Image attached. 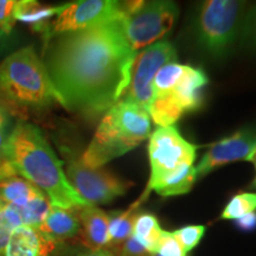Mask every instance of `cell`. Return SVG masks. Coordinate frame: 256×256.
<instances>
[{"label":"cell","mask_w":256,"mask_h":256,"mask_svg":"<svg viewBox=\"0 0 256 256\" xmlns=\"http://www.w3.org/2000/svg\"><path fill=\"white\" fill-rule=\"evenodd\" d=\"M121 19L46 42L42 60L66 110L96 119L124 98L136 52Z\"/></svg>","instance_id":"cell-1"},{"label":"cell","mask_w":256,"mask_h":256,"mask_svg":"<svg viewBox=\"0 0 256 256\" xmlns=\"http://www.w3.org/2000/svg\"><path fill=\"white\" fill-rule=\"evenodd\" d=\"M4 159L22 178L40 188L51 206L80 209L89 204L74 190L57 158L38 127L19 120L6 140Z\"/></svg>","instance_id":"cell-2"},{"label":"cell","mask_w":256,"mask_h":256,"mask_svg":"<svg viewBox=\"0 0 256 256\" xmlns=\"http://www.w3.org/2000/svg\"><path fill=\"white\" fill-rule=\"evenodd\" d=\"M0 100L11 110L37 112L60 104L34 46L16 50L0 62Z\"/></svg>","instance_id":"cell-3"},{"label":"cell","mask_w":256,"mask_h":256,"mask_svg":"<svg viewBox=\"0 0 256 256\" xmlns=\"http://www.w3.org/2000/svg\"><path fill=\"white\" fill-rule=\"evenodd\" d=\"M151 136V119L139 104L121 98L98 124L82 162L92 168H100L110 160L126 154Z\"/></svg>","instance_id":"cell-4"},{"label":"cell","mask_w":256,"mask_h":256,"mask_svg":"<svg viewBox=\"0 0 256 256\" xmlns=\"http://www.w3.org/2000/svg\"><path fill=\"white\" fill-rule=\"evenodd\" d=\"M247 2L208 0L198 11L194 34L198 46L212 58H224L238 44Z\"/></svg>","instance_id":"cell-5"},{"label":"cell","mask_w":256,"mask_h":256,"mask_svg":"<svg viewBox=\"0 0 256 256\" xmlns=\"http://www.w3.org/2000/svg\"><path fill=\"white\" fill-rule=\"evenodd\" d=\"M60 152L64 156V174L69 184L89 206L110 203L122 196L130 186V183L124 182L107 170L89 168L82 162V156L70 147L62 146Z\"/></svg>","instance_id":"cell-6"},{"label":"cell","mask_w":256,"mask_h":256,"mask_svg":"<svg viewBox=\"0 0 256 256\" xmlns=\"http://www.w3.org/2000/svg\"><path fill=\"white\" fill-rule=\"evenodd\" d=\"M197 146L185 140L174 126L158 127L150 136L148 156L151 177L140 200L148 196L156 182L185 165H194Z\"/></svg>","instance_id":"cell-7"},{"label":"cell","mask_w":256,"mask_h":256,"mask_svg":"<svg viewBox=\"0 0 256 256\" xmlns=\"http://www.w3.org/2000/svg\"><path fill=\"white\" fill-rule=\"evenodd\" d=\"M178 8L172 2H145L136 14L122 18V28L134 51L154 44L174 26Z\"/></svg>","instance_id":"cell-8"},{"label":"cell","mask_w":256,"mask_h":256,"mask_svg":"<svg viewBox=\"0 0 256 256\" xmlns=\"http://www.w3.org/2000/svg\"><path fill=\"white\" fill-rule=\"evenodd\" d=\"M177 62V52L168 42H158L138 52L134 57L130 81L124 98L139 104L147 112L153 96L152 82L160 68Z\"/></svg>","instance_id":"cell-9"},{"label":"cell","mask_w":256,"mask_h":256,"mask_svg":"<svg viewBox=\"0 0 256 256\" xmlns=\"http://www.w3.org/2000/svg\"><path fill=\"white\" fill-rule=\"evenodd\" d=\"M118 18H122L120 2L82 0L66 4L62 12L51 20L46 31L43 34L44 42L58 34L83 30Z\"/></svg>","instance_id":"cell-10"},{"label":"cell","mask_w":256,"mask_h":256,"mask_svg":"<svg viewBox=\"0 0 256 256\" xmlns=\"http://www.w3.org/2000/svg\"><path fill=\"white\" fill-rule=\"evenodd\" d=\"M256 147V127L243 128L232 136L214 144L196 168V178H202L220 166L247 160Z\"/></svg>","instance_id":"cell-11"},{"label":"cell","mask_w":256,"mask_h":256,"mask_svg":"<svg viewBox=\"0 0 256 256\" xmlns=\"http://www.w3.org/2000/svg\"><path fill=\"white\" fill-rule=\"evenodd\" d=\"M56 243L34 226L22 224L10 236L2 256H50Z\"/></svg>","instance_id":"cell-12"},{"label":"cell","mask_w":256,"mask_h":256,"mask_svg":"<svg viewBox=\"0 0 256 256\" xmlns=\"http://www.w3.org/2000/svg\"><path fill=\"white\" fill-rule=\"evenodd\" d=\"M78 217L86 248L107 250L110 246V217L95 206L80 208Z\"/></svg>","instance_id":"cell-13"},{"label":"cell","mask_w":256,"mask_h":256,"mask_svg":"<svg viewBox=\"0 0 256 256\" xmlns=\"http://www.w3.org/2000/svg\"><path fill=\"white\" fill-rule=\"evenodd\" d=\"M38 230L55 243L75 238L81 232L78 209H62L51 206Z\"/></svg>","instance_id":"cell-14"},{"label":"cell","mask_w":256,"mask_h":256,"mask_svg":"<svg viewBox=\"0 0 256 256\" xmlns=\"http://www.w3.org/2000/svg\"><path fill=\"white\" fill-rule=\"evenodd\" d=\"M206 83L208 78L203 70L185 66L184 74L171 92L184 112L196 110L202 104V90Z\"/></svg>","instance_id":"cell-15"},{"label":"cell","mask_w":256,"mask_h":256,"mask_svg":"<svg viewBox=\"0 0 256 256\" xmlns=\"http://www.w3.org/2000/svg\"><path fill=\"white\" fill-rule=\"evenodd\" d=\"M42 196L44 194L40 188L18 174L0 180V200L16 208L17 211Z\"/></svg>","instance_id":"cell-16"},{"label":"cell","mask_w":256,"mask_h":256,"mask_svg":"<svg viewBox=\"0 0 256 256\" xmlns=\"http://www.w3.org/2000/svg\"><path fill=\"white\" fill-rule=\"evenodd\" d=\"M63 8L64 5L42 6L37 2L24 0V2H18L16 19L17 22L19 20L22 23L30 25L34 31L40 32L43 34L51 23V19L57 17Z\"/></svg>","instance_id":"cell-17"},{"label":"cell","mask_w":256,"mask_h":256,"mask_svg":"<svg viewBox=\"0 0 256 256\" xmlns=\"http://www.w3.org/2000/svg\"><path fill=\"white\" fill-rule=\"evenodd\" d=\"M140 202L134 203L128 210L124 211H113L110 217V246L108 252H113L115 256L119 255L124 243L132 236L133 224L138 215V204Z\"/></svg>","instance_id":"cell-18"},{"label":"cell","mask_w":256,"mask_h":256,"mask_svg":"<svg viewBox=\"0 0 256 256\" xmlns=\"http://www.w3.org/2000/svg\"><path fill=\"white\" fill-rule=\"evenodd\" d=\"M196 179V168H194V165L182 166L172 174L156 182L150 188L148 194L151 191H156L162 197L185 194L191 190Z\"/></svg>","instance_id":"cell-19"},{"label":"cell","mask_w":256,"mask_h":256,"mask_svg":"<svg viewBox=\"0 0 256 256\" xmlns=\"http://www.w3.org/2000/svg\"><path fill=\"white\" fill-rule=\"evenodd\" d=\"M150 119L154 121L158 127H170L177 122L184 113L180 104L171 92L154 94L151 104L147 107Z\"/></svg>","instance_id":"cell-20"},{"label":"cell","mask_w":256,"mask_h":256,"mask_svg":"<svg viewBox=\"0 0 256 256\" xmlns=\"http://www.w3.org/2000/svg\"><path fill=\"white\" fill-rule=\"evenodd\" d=\"M164 230L160 228L158 218L152 214H138L133 224L132 235L150 252H156V246Z\"/></svg>","instance_id":"cell-21"},{"label":"cell","mask_w":256,"mask_h":256,"mask_svg":"<svg viewBox=\"0 0 256 256\" xmlns=\"http://www.w3.org/2000/svg\"><path fill=\"white\" fill-rule=\"evenodd\" d=\"M185 66L176 63H168L160 68L154 76L152 82L153 94H162V92H168L174 88L182 75L184 74Z\"/></svg>","instance_id":"cell-22"},{"label":"cell","mask_w":256,"mask_h":256,"mask_svg":"<svg viewBox=\"0 0 256 256\" xmlns=\"http://www.w3.org/2000/svg\"><path fill=\"white\" fill-rule=\"evenodd\" d=\"M256 211V194L241 192L228 202L222 212L223 220H238L247 214Z\"/></svg>","instance_id":"cell-23"},{"label":"cell","mask_w":256,"mask_h":256,"mask_svg":"<svg viewBox=\"0 0 256 256\" xmlns=\"http://www.w3.org/2000/svg\"><path fill=\"white\" fill-rule=\"evenodd\" d=\"M22 224L17 209L0 200V256H2L12 232Z\"/></svg>","instance_id":"cell-24"},{"label":"cell","mask_w":256,"mask_h":256,"mask_svg":"<svg viewBox=\"0 0 256 256\" xmlns=\"http://www.w3.org/2000/svg\"><path fill=\"white\" fill-rule=\"evenodd\" d=\"M238 44L242 49L256 55V2L246 10Z\"/></svg>","instance_id":"cell-25"},{"label":"cell","mask_w":256,"mask_h":256,"mask_svg":"<svg viewBox=\"0 0 256 256\" xmlns=\"http://www.w3.org/2000/svg\"><path fill=\"white\" fill-rule=\"evenodd\" d=\"M204 232H206V226H186L183 228L176 230L172 234L176 240L184 249V252H191L192 249L196 248L200 240L203 238Z\"/></svg>","instance_id":"cell-26"},{"label":"cell","mask_w":256,"mask_h":256,"mask_svg":"<svg viewBox=\"0 0 256 256\" xmlns=\"http://www.w3.org/2000/svg\"><path fill=\"white\" fill-rule=\"evenodd\" d=\"M17 6L18 2L16 0H0V28L6 34H14V25L17 23Z\"/></svg>","instance_id":"cell-27"},{"label":"cell","mask_w":256,"mask_h":256,"mask_svg":"<svg viewBox=\"0 0 256 256\" xmlns=\"http://www.w3.org/2000/svg\"><path fill=\"white\" fill-rule=\"evenodd\" d=\"M156 252L162 256H186V252L176 240L174 234L165 232V230L156 246Z\"/></svg>","instance_id":"cell-28"},{"label":"cell","mask_w":256,"mask_h":256,"mask_svg":"<svg viewBox=\"0 0 256 256\" xmlns=\"http://www.w3.org/2000/svg\"><path fill=\"white\" fill-rule=\"evenodd\" d=\"M12 110L0 100V164L4 162V148L6 140L12 130Z\"/></svg>","instance_id":"cell-29"},{"label":"cell","mask_w":256,"mask_h":256,"mask_svg":"<svg viewBox=\"0 0 256 256\" xmlns=\"http://www.w3.org/2000/svg\"><path fill=\"white\" fill-rule=\"evenodd\" d=\"M118 256H152V252H150L145 247H142L132 235L124 243Z\"/></svg>","instance_id":"cell-30"},{"label":"cell","mask_w":256,"mask_h":256,"mask_svg":"<svg viewBox=\"0 0 256 256\" xmlns=\"http://www.w3.org/2000/svg\"><path fill=\"white\" fill-rule=\"evenodd\" d=\"M235 226L243 232H252L256 230V211L235 220Z\"/></svg>","instance_id":"cell-31"},{"label":"cell","mask_w":256,"mask_h":256,"mask_svg":"<svg viewBox=\"0 0 256 256\" xmlns=\"http://www.w3.org/2000/svg\"><path fill=\"white\" fill-rule=\"evenodd\" d=\"M17 46L16 43L14 34H6V32L0 28V56H2L6 52H10L14 49ZM14 52V51H12Z\"/></svg>","instance_id":"cell-32"},{"label":"cell","mask_w":256,"mask_h":256,"mask_svg":"<svg viewBox=\"0 0 256 256\" xmlns=\"http://www.w3.org/2000/svg\"><path fill=\"white\" fill-rule=\"evenodd\" d=\"M74 256H115L113 252L102 249V250H92V249L86 248L84 250L78 252L74 254Z\"/></svg>","instance_id":"cell-33"},{"label":"cell","mask_w":256,"mask_h":256,"mask_svg":"<svg viewBox=\"0 0 256 256\" xmlns=\"http://www.w3.org/2000/svg\"><path fill=\"white\" fill-rule=\"evenodd\" d=\"M248 162H252V164H254L255 168H256V147L254 148V151H252L250 154H249V156L247 158Z\"/></svg>","instance_id":"cell-34"},{"label":"cell","mask_w":256,"mask_h":256,"mask_svg":"<svg viewBox=\"0 0 256 256\" xmlns=\"http://www.w3.org/2000/svg\"><path fill=\"white\" fill-rule=\"evenodd\" d=\"M152 256H162V255H159V254H156V252H153V254H152Z\"/></svg>","instance_id":"cell-35"},{"label":"cell","mask_w":256,"mask_h":256,"mask_svg":"<svg viewBox=\"0 0 256 256\" xmlns=\"http://www.w3.org/2000/svg\"><path fill=\"white\" fill-rule=\"evenodd\" d=\"M254 186L256 188V178H255V180H254Z\"/></svg>","instance_id":"cell-36"}]
</instances>
